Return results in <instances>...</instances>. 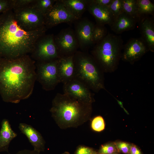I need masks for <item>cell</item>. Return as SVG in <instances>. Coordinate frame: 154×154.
<instances>
[{
	"instance_id": "6da1fadb",
	"label": "cell",
	"mask_w": 154,
	"mask_h": 154,
	"mask_svg": "<svg viewBox=\"0 0 154 154\" xmlns=\"http://www.w3.org/2000/svg\"><path fill=\"white\" fill-rule=\"evenodd\" d=\"M35 63L29 54L0 58V95L3 101L17 103L31 96L36 80Z\"/></svg>"
},
{
	"instance_id": "7a4b0ae2",
	"label": "cell",
	"mask_w": 154,
	"mask_h": 154,
	"mask_svg": "<svg viewBox=\"0 0 154 154\" xmlns=\"http://www.w3.org/2000/svg\"><path fill=\"white\" fill-rule=\"evenodd\" d=\"M47 29L43 26L25 30L19 25L12 9L0 14V58H15L31 54Z\"/></svg>"
},
{
	"instance_id": "3957f363",
	"label": "cell",
	"mask_w": 154,
	"mask_h": 154,
	"mask_svg": "<svg viewBox=\"0 0 154 154\" xmlns=\"http://www.w3.org/2000/svg\"><path fill=\"white\" fill-rule=\"evenodd\" d=\"M91 104L65 93H58L52 100L50 111L61 129L77 127L88 119L91 110Z\"/></svg>"
},
{
	"instance_id": "277c9868",
	"label": "cell",
	"mask_w": 154,
	"mask_h": 154,
	"mask_svg": "<svg viewBox=\"0 0 154 154\" xmlns=\"http://www.w3.org/2000/svg\"><path fill=\"white\" fill-rule=\"evenodd\" d=\"M123 43L121 36L108 33L95 44L91 55L103 72H112L116 68L121 58Z\"/></svg>"
},
{
	"instance_id": "5b68a950",
	"label": "cell",
	"mask_w": 154,
	"mask_h": 154,
	"mask_svg": "<svg viewBox=\"0 0 154 154\" xmlns=\"http://www.w3.org/2000/svg\"><path fill=\"white\" fill-rule=\"evenodd\" d=\"M74 62L75 78L94 92L105 89L104 72L91 55L77 51L74 55Z\"/></svg>"
},
{
	"instance_id": "8992f818",
	"label": "cell",
	"mask_w": 154,
	"mask_h": 154,
	"mask_svg": "<svg viewBox=\"0 0 154 154\" xmlns=\"http://www.w3.org/2000/svg\"><path fill=\"white\" fill-rule=\"evenodd\" d=\"M58 59L48 61L36 62L35 63L36 80L46 91L54 90L60 83L57 70Z\"/></svg>"
},
{
	"instance_id": "52a82bcc",
	"label": "cell",
	"mask_w": 154,
	"mask_h": 154,
	"mask_svg": "<svg viewBox=\"0 0 154 154\" xmlns=\"http://www.w3.org/2000/svg\"><path fill=\"white\" fill-rule=\"evenodd\" d=\"M52 34L43 35L36 42L31 53L32 58L36 62L48 61L60 58Z\"/></svg>"
},
{
	"instance_id": "ba28073f",
	"label": "cell",
	"mask_w": 154,
	"mask_h": 154,
	"mask_svg": "<svg viewBox=\"0 0 154 154\" xmlns=\"http://www.w3.org/2000/svg\"><path fill=\"white\" fill-rule=\"evenodd\" d=\"M32 4L22 8L12 9L19 25L26 31L35 30L44 26V15Z\"/></svg>"
},
{
	"instance_id": "9c48e42d",
	"label": "cell",
	"mask_w": 154,
	"mask_h": 154,
	"mask_svg": "<svg viewBox=\"0 0 154 154\" xmlns=\"http://www.w3.org/2000/svg\"><path fill=\"white\" fill-rule=\"evenodd\" d=\"M54 40L60 57L73 55L79 48L74 30L70 27L54 36Z\"/></svg>"
},
{
	"instance_id": "30bf717a",
	"label": "cell",
	"mask_w": 154,
	"mask_h": 154,
	"mask_svg": "<svg viewBox=\"0 0 154 154\" xmlns=\"http://www.w3.org/2000/svg\"><path fill=\"white\" fill-rule=\"evenodd\" d=\"M76 20L60 0H56L52 8L44 15V26L47 29L62 23L70 24Z\"/></svg>"
},
{
	"instance_id": "8fae6325",
	"label": "cell",
	"mask_w": 154,
	"mask_h": 154,
	"mask_svg": "<svg viewBox=\"0 0 154 154\" xmlns=\"http://www.w3.org/2000/svg\"><path fill=\"white\" fill-rule=\"evenodd\" d=\"M74 32L77 40L79 47L82 51L85 52L94 44L92 34L95 24L86 18H81L76 21Z\"/></svg>"
},
{
	"instance_id": "7c38bea8",
	"label": "cell",
	"mask_w": 154,
	"mask_h": 154,
	"mask_svg": "<svg viewBox=\"0 0 154 154\" xmlns=\"http://www.w3.org/2000/svg\"><path fill=\"white\" fill-rule=\"evenodd\" d=\"M123 48L121 58L122 60L132 64L139 60L149 51L146 44L141 37L130 39Z\"/></svg>"
},
{
	"instance_id": "4fadbf2b",
	"label": "cell",
	"mask_w": 154,
	"mask_h": 154,
	"mask_svg": "<svg viewBox=\"0 0 154 154\" xmlns=\"http://www.w3.org/2000/svg\"><path fill=\"white\" fill-rule=\"evenodd\" d=\"M63 90L64 93L86 103L91 104L94 100L90 90L76 78L64 84Z\"/></svg>"
},
{
	"instance_id": "5bb4252c",
	"label": "cell",
	"mask_w": 154,
	"mask_h": 154,
	"mask_svg": "<svg viewBox=\"0 0 154 154\" xmlns=\"http://www.w3.org/2000/svg\"><path fill=\"white\" fill-rule=\"evenodd\" d=\"M87 10L94 17L97 24L99 25L110 26L115 19L108 7L96 4L92 0H88Z\"/></svg>"
},
{
	"instance_id": "9a60e30c",
	"label": "cell",
	"mask_w": 154,
	"mask_h": 154,
	"mask_svg": "<svg viewBox=\"0 0 154 154\" xmlns=\"http://www.w3.org/2000/svg\"><path fill=\"white\" fill-rule=\"evenodd\" d=\"M74 55L61 57L58 60L57 70L60 83L64 84L75 78Z\"/></svg>"
},
{
	"instance_id": "2e32d148",
	"label": "cell",
	"mask_w": 154,
	"mask_h": 154,
	"mask_svg": "<svg viewBox=\"0 0 154 154\" xmlns=\"http://www.w3.org/2000/svg\"><path fill=\"white\" fill-rule=\"evenodd\" d=\"M19 128L27 138L34 150L40 152L44 151L45 141L38 131L31 125L24 123H20Z\"/></svg>"
},
{
	"instance_id": "e0dca14e",
	"label": "cell",
	"mask_w": 154,
	"mask_h": 154,
	"mask_svg": "<svg viewBox=\"0 0 154 154\" xmlns=\"http://www.w3.org/2000/svg\"><path fill=\"white\" fill-rule=\"evenodd\" d=\"M141 37L146 44L149 50L154 52V21L153 17H141L138 21Z\"/></svg>"
},
{
	"instance_id": "ac0fdd59",
	"label": "cell",
	"mask_w": 154,
	"mask_h": 154,
	"mask_svg": "<svg viewBox=\"0 0 154 154\" xmlns=\"http://www.w3.org/2000/svg\"><path fill=\"white\" fill-rule=\"evenodd\" d=\"M139 20L127 13L122 12L115 18L110 26L111 29L117 34L134 29Z\"/></svg>"
},
{
	"instance_id": "d6986e66",
	"label": "cell",
	"mask_w": 154,
	"mask_h": 154,
	"mask_svg": "<svg viewBox=\"0 0 154 154\" xmlns=\"http://www.w3.org/2000/svg\"><path fill=\"white\" fill-rule=\"evenodd\" d=\"M17 135L12 129L8 120L3 119L1 122L0 130V152H8L10 143Z\"/></svg>"
},
{
	"instance_id": "ffe728a7",
	"label": "cell",
	"mask_w": 154,
	"mask_h": 154,
	"mask_svg": "<svg viewBox=\"0 0 154 154\" xmlns=\"http://www.w3.org/2000/svg\"><path fill=\"white\" fill-rule=\"evenodd\" d=\"M76 20L82 18L87 10L88 0H60Z\"/></svg>"
},
{
	"instance_id": "44dd1931",
	"label": "cell",
	"mask_w": 154,
	"mask_h": 154,
	"mask_svg": "<svg viewBox=\"0 0 154 154\" xmlns=\"http://www.w3.org/2000/svg\"><path fill=\"white\" fill-rule=\"evenodd\" d=\"M137 12L141 17L144 15H153L154 4L149 0H137Z\"/></svg>"
},
{
	"instance_id": "7402d4cb",
	"label": "cell",
	"mask_w": 154,
	"mask_h": 154,
	"mask_svg": "<svg viewBox=\"0 0 154 154\" xmlns=\"http://www.w3.org/2000/svg\"><path fill=\"white\" fill-rule=\"evenodd\" d=\"M123 12L137 19L139 21L141 17L137 11V0H122Z\"/></svg>"
},
{
	"instance_id": "603a6c76",
	"label": "cell",
	"mask_w": 154,
	"mask_h": 154,
	"mask_svg": "<svg viewBox=\"0 0 154 154\" xmlns=\"http://www.w3.org/2000/svg\"><path fill=\"white\" fill-rule=\"evenodd\" d=\"M56 0H35L32 5L39 12L44 15L48 12Z\"/></svg>"
},
{
	"instance_id": "cb8c5ba5",
	"label": "cell",
	"mask_w": 154,
	"mask_h": 154,
	"mask_svg": "<svg viewBox=\"0 0 154 154\" xmlns=\"http://www.w3.org/2000/svg\"><path fill=\"white\" fill-rule=\"evenodd\" d=\"M107 34V30L104 26L95 24L92 34V39L94 44L101 40Z\"/></svg>"
},
{
	"instance_id": "d4e9b609",
	"label": "cell",
	"mask_w": 154,
	"mask_h": 154,
	"mask_svg": "<svg viewBox=\"0 0 154 154\" xmlns=\"http://www.w3.org/2000/svg\"><path fill=\"white\" fill-rule=\"evenodd\" d=\"M108 7L115 18L123 12L122 0H112Z\"/></svg>"
},
{
	"instance_id": "484cf974",
	"label": "cell",
	"mask_w": 154,
	"mask_h": 154,
	"mask_svg": "<svg viewBox=\"0 0 154 154\" xmlns=\"http://www.w3.org/2000/svg\"><path fill=\"white\" fill-rule=\"evenodd\" d=\"M91 127L94 130L96 131L100 132L104 130L105 125L103 117L100 116L95 117L92 122Z\"/></svg>"
},
{
	"instance_id": "4316f807",
	"label": "cell",
	"mask_w": 154,
	"mask_h": 154,
	"mask_svg": "<svg viewBox=\"0 0 154 154\" xmlns=\"http://www.w3.org/2000/svg\"><path fill=\"white\" fill-rule=\"evenodd\" d=\"M115 146L112 144H106L102 145L98 151L100 154H114L116 152Z\"/></svg>"
},
{
	"instance_id": "83f0119b",
	"label": "cell",
	"mask_w": 154,
	"mask_h": 154,
	"mask_svg": "<svg viewBox=\"0 0 154 154\" xmlns=\"http://www.w3.org/2000/svg\"><path fill=\"white\" fill-rule=\"evenodd\" d=\"M35 0H13V10L22 8L32 4Z\"/></svg>"
},
{
	"instance_id": "f1b7e54d",
	"label": "cell",
	"mask_w": 154,
	"mask_h": 154,
	"mask_svg": "<svg viewBox=\"0 0 154 154\" xmlns=\"http://www.w3.org/2000/svg\"><path fill=\"white\" fill-rule=\"evenodd\" d=\"M13 9V0H0V14Z\"/></svg>"
},
{
	"instance_id": "f546056e",
	"label": "cell",
	"mask_w": 154,
	"mask_h": 154,
	"mask_svg": "<svg viewBox=\"0 0 154 154\" xmlns=\"http://www.w3.org/2000/svg\"><path fill=\"white\" fill-rule=\"evenodd\" d=\"M117 148L122 152L126 154L129 153L131 146L128 143L124 142H119L117 144Z\"/></svg>"
},
{
	"instance_id": "4dcf8cb0",
	"label": "cell",
	"mask_w": 154,
	"mask_h": 154,
	"mask_svg": "<svg viewBox=\"0 0 154 154\" xmlns=\"http://www.w3.org/2000/svg\"><path fill=\"white\" fill-rule=\"evenodd\" d=\"M93 150L91 148L84 146H79L77 148L75 154H93Z\"/></svg>"
},
{
	"instance_id": "1f68e13d",
	"label": "cell",
	"mask_w": 154,
	"mask_h": 154,
	"mask_svg": "<svg viewBox=\"0 0 154 154\" xmlns=\"http://www.w3.org/2000/svg\"><path fill=\"white\" fill-rule=\"evenodd\" d=\"M94 3L100 5L108 7L112 0H92Z\"/></svg>"
},
{
	"instance_id": "d6a6232c",
	"label": "cell",
	"mask_w": 154,
	"mask_h": 154,
	"mask_svg": "<svg viewBox=\"0 0 154 154\" xmlns=\"http://www.w3.org/2000/svg\"><path fill=\"white\" fill-rule=\"evenodd\" d=\"M40 152L34 150L24 149L19 151L15 154H40ZM8 154H11L9 153Z\"/></svg>"
},
{
	"instance_id": "836d02e7",
	"label": "cell",
	"mask_w": 154,
	"mask_h": 154,
	"mask_svg": "<svg viewBox=\"0 0 154 154\" xmlns=\"http://www.w3.org/2000/svg\"><path fill=\"white\" fill-rule=\"evenodd\" d=\"M129 153L130 154H142L140 150L135 145L131 146Z\"/></svg>"
},
{
	"instance_id": "e575fe53",
	"label": "cell",
	"mask_w": 154,
	"mask_h": 154,
	"mask_svg": "<svg viewBox=\"0 0 154 154\" xmlns=\"http://www.w3.org/2000/svg\"><path fill=\"white\" fill-rule=\"evenodd\" d=\"M116 100H117V102H118V103L119 104V105L121 106V108H123L124 109L125 111L128 114V112L127 111V110H125V109L123 107V102H121V101H120L117 100V99H116Z\"/></svg>"
},
{
	"instance_id": "d590c367",
	"label": "cell",
	"mask_w": 154,
	"mask_h": 154,
	"mask_svg": "<svg viewBox=\"0 0 154 154\" xmlns=\"http://www.w3.org/2000/svg\"><path fill=\"white\" fill-rule=\"evenodd\" d=\"M62 154H70V153L68 152H65L64 153H63Z\"/></svg>"
},
{
	"instance_id": "8d00e7d4",
	"label": "cell",
	"mask_w": 154,
	"mask_h": 154,
	"mask_svg": "<svg viewBox=\"0 0 154 154\" xmlns=\"http://www.w3.org/2000/svg\"><path fill=\"white\" fill-rule=\"evenodd\" d=\"M93 154H100L98 153L94 152Z\"/></svg>"
},
{
	"instance_id": "74e56055",
	"label": "cell",
	"mask_w": 154,
	"mask_h": 154,
	"mask_svg": "<svg viewBox=\"0 0 154 154\" xmlns=\"http://www.w3.org/2000/svg\"></svg>"
},
{
	"instance_id": "f35d334b",
	"label": "cell",
	"mask_w": 154,
	"mask_h": 154,
	"mask_svg": "<svg viewBox=\"0 0 154 154\" xmlns=\"http://www.w3.org/2000/svg\"></svg>"
}]
</instances>
